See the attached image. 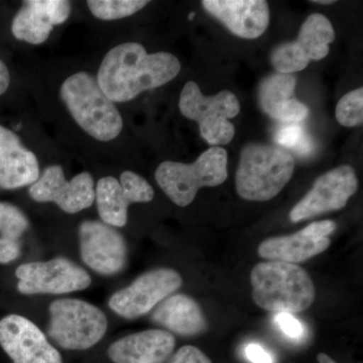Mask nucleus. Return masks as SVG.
<instances>
[{
    "label": "nucleus",
    "instance_id": "obj_31",
    "mask_svg": "<svg viewBox=\"0 0 363 363\" xmlns=\"http://www.w3.org/2000/svg\"><path fill=\"white\" fill-rule=\"evenodd\" d=\"M11 83V75L4 62L0 60V95L4 94Z\"/></svg>",
    "mask_w": 363,
    "mask_h": 363
},
{
    "label": "nucleus",
    "instance_id": "obj_2",
    "mask_svg": "<svg viewBox=\"0 0 363 363\" xmlns=\"http://www.w3.org/2000/svg\"><path fill=\"white\" fill-rule=\"evenodd\" d=\"M250 281L255 304L269 312L300 313L311 307L315 286L303 267L267 260L253 267Z\"/></svg>",
    "mask_w": 363,
    "mask_h": 363
},
{
    "label": "nucleus",
    "instance_id": "obj_30",
    "mask_svg": "<svg viewBox=\"0 0 363 363\" xmlns=\"http://www.w3.org/2000/svg\"><path fill=\"white\" fill-rule=\"evenodd\" d=\"M245 357L252 363H274L272 355L257 343L248 344L245 347Z\"/></svg>",
    "mask_w": 363,
    "mask_h": 363
},
{
    "label": "nucleus",
    "instance_id": "obj_7",
    "mask_svg": "<svg viewBox=\"0 0 363 363\" xmlns=\"http://www.w3.org/2000/svg\"><path fill=\"white\" fill-rule=\"evenodd\" d=\"M179 108L186 118L199 124L202 138L209 145H227L233 140L235 128L229 119L240 112L238 97L231 91L204 96L194 81H189L181 92Z\"/></svg>",
    "mask_w": 363,
    "mask_h": 363
},
{
    "label": "nucleus",
    "instance_id": "obj_20",
    "mask_svg": "<svg viewBox=\"0 0 363 363\" xmlns=\"http://www.w3.org/2000/svg\"><path fill=\"white\" fill-rule=\"evenodd\" d=\"M40 175L35 155L21 145L13 131L0 125V188L14 190L33 185Z\"/></svg>",
    "mask_w": 363,
    "mask_h": 363
},
{
    "label": "nucleus",
    "instance_id": "obj_21",
    "mask_svg": "<svg viewBox=\"0 0 363 363\" xmlns=\"http://www.w3.org/2000/svg\"><path fill=\"white\" fill-rule=\"evenodd\" d=\"M296 80L292 74L274 73L262 80L259 87L262 111L281 123H295L309 116L307 105L295 97Z\"/></svg>",
    "mask_w": 363,
    "mask_h": 363
},
{
    "label": "nucleus",
    "instance_id": "obj_1",
    "mask_svg": "<svg viewBox=\"0 0 363 363\" xmlns=\"http://www.w3.org/2000/svg\"><path fill=\"white\" fill-rule=\"evenodd\" d=\"M180 71V61L174 55L149 54L138 43H124L105 55L96 79L102 92L113 104H121L167 84Z\"/></svg>",
    "mask_w": 363,
    "mask_h": 363
},
{
    "label": "nucleus",
    "instance_id": "obj_29",
    "mask_svg": "<svg viewBox=\"0 0 363 363\" xmlns=\"http://www.w3.org/2000/svg\"><path fill=\"white\" fill-rule=\"evenodd\" d=\"M21 245L20 240H6L0 238V264H6L20 257Z\"/></svg>",
    "mask_w": 363,
    "mask_h": 363
},
{
    "label": "nucleus",
    "instance_id": "obj_34",
    "mask_svg": "<svg viewBox=\"0 0 363 363\" xmlns=\"http://www.w3.org/2000/svg\"><path fill=\"white\" fill-rule=\"evenodd\" d=\"M195 14L194 11H192V13L189 14V20L192 21L193 18H194Z\"/></svg>",
    "mask_w": 363,
    "mask_h": 363
},
{
    "label": "nucleus",
    "instance_id": "obj_4",
    "mask_svg": "<svg viewBox=\"0 0 363 363\" xmlns=\"http://www.w3.org/2000/svg\"><path fill=\"white\" fill-rule=\"evenodd\" d=\"M60 95L74 121L95 140L111 142L123 130V117L116 104L100 89L97 79L87 72L67 78Z\"/></svg>",
    "mask_w": 363,
    "mask_h": 363
},
{
    "label": "nucleus",
    "instance_id": "obj_25",
    "mask_svg": "<svg viewBox=\"0 0 363 363\" xmlns=\"http://www.w3.org/2000/svg\"><path fill=\"white\" fill-rule=\"evenodd\" d=\"M336 119L341 125L355 128L363 123V88L350 91L337 104Z\"/></svg>",
    "mask_w": 363,
    "mask_h": 363
},
{
    "label": "nucleus",
    "instance_id": "obj_23",
    "mask_svg": "<svg viewBox=\"0 0 363 363\" xmlns=\"http://www.w3.org/2000/svg\"><path fill=\"white\" fill-rule=\"evenodd\" d=\"M149 4L147 0H89L90 13L102 21H116L128 18L142 11Z\"/></svg>",
    "mask_w": 363,
    "mask_h": 363
},
{
    "label": "nucleus",
    "instance_id": "obj_8",
    "mask_svg": "<svg viewBox=\"0 0 363 363\" xmlns=\"http://www.w3.org/2000/svg\"><path fill=\"white\" fill-rule=\"evenodd\" d=\"M16 276L18 291L23 295H63L85 290L91 285L89 274L63 257L21 264Z\"/></svg>",
    "mask_w": 363,
    "mask_h": 363
},
{
    "label": "nucleus",
    "instance_id": "obj_3",
    "mask_svg": "<svg viewBox=\"0 0 363 363\" xmlns=\"http://www.w3.org/2000/svg\"><path fill=\"white\" fill-rule=\"evenodd\" d=\"M295 171V160L277 145L250 143L241 150L236 171L238 194L247 201H269L285 188Z\"/></svg>",
    "mask_w": 363,
    "mask_h": 363
},
{
    "label": "nucleus",
    "instance_id": "obj_28",
    "mask_svg": "<svg viewBox=\"0 0 363 363\" xmlns=\"http://www.w3.org/2000/svg\"><path fill=\"white\" fill-rule=\"evenodd\" d=\"M168 363H212V362L195 346L186 345L177 351Z\"/></svg>",
    "mask_w": 363,
    "mask_h": 363
},
{
    "label": "nucleus",
    "instance_id": "obj_32",
    "mask_svg": "<svg viewBox=\"0 0 363 363\" xmlns=\"http://www.w3.org/2000/svg\"><path fill=\"white\" fill-rule=\"evenodd\" d=\"M317 360L318 363H337L334 362L329 355L325 354V353H319L317 355Z\"/></svg>",
    "mask_w": 363,
    "mask_h": 363
},
{
    "label": "nucleus",
    "instance_id": "obj_16",
    "mask_svg": "<svg viewBox=\"0 0 363 363\" xmlns=\"http://www.w3.org/2000/svg\"><path fill=\"white\" fill-rule=\"evenodd\" d=\"M335 229V222H314L297 233L267 238L260 243L257 253L264 259L298 264L324 252Z\"/></svg>",
    "mask_w": 363,
    "mask_h": 363
},
{
    "label": "nucleus",
    "instance_id": "obj_18",
    "mask_svg": "<svg viewBox=\"0 0 363 363\" xmlns=\"http://www.w3.org/2000/svg\"><path fill=\"white\" fill-rule=\"evenodd\" d=\"M202 6L241 39H257L269 25V4L264 0H204Z\"/></svg>",
    "mask_w": 363,
    "mask_h": 363
},
{
    "label": "nucleus",
    "instance_id": "obj_19",
    "mask_svg": "<svg viewBox=\"0 0 363 363\" xmlns=\"http://www.w3.org/2000/svg\"><path fill=\"white\" fill-rule=\"evenodd\" d=\"M175 344L173 334L150 329L118 339L107 354L114 363H164L173 353Z\"/></svg>",
    "mask_w": 363,
    "mask_h": 363
},
{
    "label": "nucleus",
    "instance_id": "obj_10",
    "mask_svg": "<svg viewBox=\"0 0 363 363\" xmlns=\"http://www.w3.org/2000/svg\"><path fill=\"white\" fill-rule=\"evenodd\" d=\"M183 284L181 274L168 267L145 272L131 285L117 291L109 300V308L125 319L147 314Z\"/></svg>",
    "mask_w": 363,
    "mask_h": 363
},
{
    "label": "nucleus",
    "instance_id": "obj_6",
    "mask_svg": "<svg viewBox=\"0 0 363 363\" xmlns=\"http://www.w3.org/2000/svg\"><path fill=\"white\" fill-rule=\"evenodd\" d=\"M49 312L48 335L63 350H89L104 337L108 327L104 312L79 298L54 301Z\"/></svg>",
    "mask_w": 363,
    "mask_h": 363
},
{
    "label": "nucleus",
    "instance_id": "obj_33",
    "mask_svg": "<svg viewBox=\"0 0 363 363\" xmlns=\"http://www.w3.org/2000/svg\"><path fill=\"white\" fill-rule=\"evenodd\" d=\"M312 2L318 4H333L335 1L334 0H313Z\"/></svg>",
    "mask_w": 363,
    "mask_h": 363
},
{
    "label": "nucleus",
    "instance_id": "obj_15",
    "mask_svg": "<svg viewBox=\"0 0 363 363\" xmlns=\"http://www.w3.org/2000/svg\"><path fill=\"white\" fill-rule=\"evenodd\" d=\"M81 259L93 271L112 276L123 271L128 259L123 236L104 222L83 221L79 227Z\"/></svg>",
    "mask_w": 363,
    "mask_h": 363
},
{
    "label": "nucleus",
    "instance_id": "obj_5",
    "mask_svg": "<svg viewBox=\"0 0 363 363\" xmlns=\"http://www.w3.org/2000/svg\"><path fill=\"white\" fill-rule=\"evenodd\" d=\"M228 155L220 147L203 152L193 164L167 161L157 167L155 178L176 205L186 207L203 187H216L227 179Z\"/></svg>",
    "mask_w": 363,
    "mask_h": 363
},
{
    "label": "nucleus",
    "instance_id": "obj_24",
    "mask_svg": "<svg viewBox=\"0 0 363 363\" xmlns=\"http://www.w3.org/2000/svg\"><path fill=\"white\" fill-rule=\"evenodd\" d=\"M274 140L284 150H294L301 157L309 156L314 150V143L311 138L298 124L291 123L281 126L274 135Z\"/></svg>",
    "mask_w": 363,
    "mask_h": 363
},
{
    "label": "nucleus",
    "instance_id": "obj_26",
    "mask_svg": "<svg viewBox=\"0 0 363 363\" xmlns=\"http://www.w3.org/2000/svg\"><path fill=\"white\" fill-rule=\"evenodd\" d=\"M28 225V218L21 209L9 203L0 202V238L20 240Z\"/></svg>",
    "mask_w": 363,
    "mask_h": 363
},
{
    "label": "nucleus",
    "instance_id": "obj_27",
    "mask_svg": "<svg viewBox=\"0 0 363 363\" xmlns=\"http://www.w3.org/2000/svg\"><path fill=\"white\" fill-rule=\"evenodd\" d=\"M274 322L288 337L300 339L304 335L302 323L290 313H278L274 317Z\"/></svg>",
    "mask_w": 363,
    "mask_h": 363
},
{
    "label": "nucleus",
    "instance_id": "obj_22",
    "mask_svg": "<svg viewBox=\"0 0 363 363\" xmlns=\"http://www.w3.org/2000/svg\"><path fill=\"white\" fill-rule=\"evenodd\" d=\"M152 322L182 336H193L207 329L199 304L187 295L171 296L160 303L152 315Z\"/></svg>",
    "mask_w": 363,
    "mask_h": 363
},
{
    "label": "nucleus",
    "instance_id": "obj_14",
    "mask_svg": "<svg viewBox=\"0 0 363 363\" xmlns=\"http://www.w3.org/2000/svg\"><path fill=\"white\" fill-rule=\"evenodd\" d=\"M0 346L13 363H63L39 327L21 315L0 320Z\"/></svg>",
    "mask_w": 363,
    "mask_h": 363
},
{
    "label": "nucleus",
    "instance_id": "obj_11",
    "mask_svg": "<svg viewBox=\"0 0 363 363\" xmlns=\"http://www.w3.org/2000/svg\"><path fill=\"white\" fill-rule=\"evenodd\" d=\"M155 191L149 182L131 171L123 172L121 179L104 177L95 188L97 211L104 223L124 227L128 223V206L154 199Z\"/></svg>",
    "mask_w": 363,
    "mask_h": 363
},
{
    "label": "nucleus",
    "instance_id": "obj_17",
    "mask_svg": "<svg viewBox=\"0 0 363 363\" xmlns=\"http://www.w3.org/2000/svg\"><path fill=\"white\" fill-rule=\"evenodd\" d=\"M72 6L66 0H28L13 18L11 32L16 39L40 45L51 35L54 26L65 23Z\"/></svg>",
    "mask_w": 363,
    "mask_h": 363
},
{
    "label": "nucleus",
    "instance_id": "obj_9",
    "mask_svg": "<svg viewBox=\"0 0 363 363\" xmlns=\"http://www.w3.org/2000/svg\"><path fill=\"white\" fill-rule=\"evenodd\" d=\"M335 40L330 21L321 13L308 16L301 26L297 40L279 45L271 55V63L278 73L302 71L311 61H319L328 55L329 45Z\"/></svg>",
    "mask_w": 363,
    "mask_h": 363
},
{
    "label": "nucleus",
    "instance_id": "obj_12",
    "mask_svg": "<svg viewBox=\"0 0 363 363\" xmlns=\"http://www.w3.org/2000/svg\"><path fill=\"white\" fill-rule=\"evenodd\" d=\"M357 189L358 179L352 167L344 164L331 169L319 177L311 190L293 207L291 221L307 220L318 215L342 209Z\"/></svg>",
    "mask_w": 363,
    "mask_h": 363
},
{
    "label": "nucleus",
    "instance_id": "obj_13",
    "mask_svg": "<svg viewBox=\"0 0 363 363\" xmlns=\"http://www.w3.org/2000/svg\"><path fill=\"white\" fill-rule=\"evenodd\" d=\"M28 194L35 201L52 202L66 213L76 214L95 202L94 180L89 173L83 172L67 181L62 167L52 164L30 185Z\"/></svg>",
    "mask_w": 363,
    "mask_h": 363
}]
</instances>
